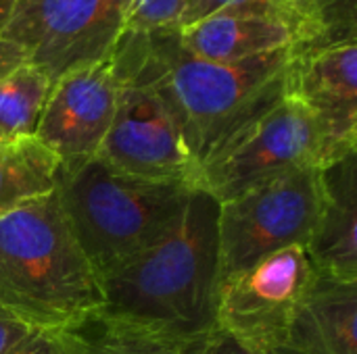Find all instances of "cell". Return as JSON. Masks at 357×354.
Here are the masks:
<instances>
[{
    "label": "cell",
    "instance_id": "obj_1",
    "mask_svg": "<svg viewBox=\"0 0 357 354\" xmlns=\"http://www.w3.org/2000/svg\"><path fill=\"white\" fill-rule=\"evenodd\" d=\"M220 202L192 188L178 217L149 246L105 271L102 315L190 342L215 328Z\"/></svg>",
    "mask_w": 357,
    "mask_h": 354
},
{
    "label": "cell",
    "instance_id": "obj_2",
    "mask_svg": "<svg viewBox=\"0 0 357 354\" xmlns=\"http://www.w3.org/2000/svg\"><path fill=\"white\" fill-rule=\"evenodd\" d=\"M142 35V65L167 104L197 169L287 96L295 48L241 63H213L186 52L178 29Z\"/></svg>",
    "mask_w": 357,
    "mask_h": 354
},
{
    "label": "cell",
    "instance_id": "obj_3",
    "mask_svg": "<svg viewBox=\"0 0 357 354\" xmlns=\"http://www.w3.org/2000/svg\"><path fill=\"white\" fill-rule=\"evenodd\" d=\"M0 309L44 332H65L102 309L98 275L56 190L0 217Z\"/></svg>",
    "mask_w": 357,
    "mask_h": 354
},
{
    "label": "cell",
    "instance_id": "obj_4",
    "mask_svg": "<svg viewBox=\"0 0 357 354\" xmlns=\"http://www.w3.org/2000/svg\"><path fill=\"white\" fill-rule=\"evenodd\" d=\"M192 188L180 179L132 175L92 159L61 169L56 194L82 252L100 277L163 234Z\"/></svg>",
    "mask_w": 357,
    "mask_h": 354
},
{
    "label": "cell",
    "instance_id": "obj_5",
    "mask_svg": "<svg viewBox=\"0 0 357 354\" xmlns=\"http://www.w3.org/2000/svg\"><path fill=\"white\" fill-rule=\"evenodd\" d=\"M351 150L357 146L333 138L307 106L284 96L197 169L195 188L226 202L266 179L301 167L320 169Z\"/></svg>",
    "mask_w": 357,
    "mask_h": 354
},
{
    "label": "cell",
    "instance_id": "obj_6",
    "mask_svg": "<svg viewBox=\"0 0 357 354\" xmlns=\"http://www.w3.org/2000/svg\"><path fill=\"white\" fill-rule=\"evenodd\" d=\"M117 100L111 127L96 159L149 177L180 179L195 186V163L180 129L142 65V35L123 31L115 46Z\"/></svg>",
    "mask_w": 357,
    "mask_h": 354
},
{
    "label": "cell",
    "instance_id": "obj_7",
    "mask_svg": "<svg viewBox=\"0 0 357 354\" xmlns=\"http://www.w3.org/2000/svg\"><path fill=\"white\" fill-rule=\"evenodd\" d=\"M318 209V167L287 171L220 202V282L282 248H305Z\"/></svg>",
    "mask_w": 357,
    "mask_h": 354
},
{
    "label": "cell",
    "instance_id": "obj_8",
    "mask_svg": "<svg viewBox=\"0 0 357 354\" xmlns=\"http://www.w3.org/2000/svg\"><path fill=\"white\" fill-rule=\"evenodd\" d=\"M318 271L303 246L282 248L220 282L215 328L253 354L287 351L295 313Z\"/></svg>",
    "mask_w": 357,
    "mask_h": 354
},
{
    "label": "cell",
    "instance_id": "obj_9",
    "mask_svg": "<svg viewBox=\"0 0 357 354\" xmlns=\"http://www.w3.org/2000/svg\"><path fill=\"white\" fill-rule=\"evenodd\" d=\"M130 0H25L0 31L54 83L109 56L126 31Z\"/></svg>",
    "mask_w": 357,
    "mask_h": 354
},
{
    "label": "cell",
    "instance_id": "obj_10",
    "mask_svg": "<svg viewBox=\"0 0 357 354\" xmlns=\"http://www.w3.org/2000/svg\"><path fill=\"white\" fill-rule=\"evenodd\" d=\"M117 86L115 50L52 83L33 136L59 159L61 169L96 159L113 121Z\"/></svg>",
    "mask_w": 357,
    "mask_h": 354
},
{
    "label": "cell",
    "instance_id": "obj_11",
    "mask_svg": "<svg viewBox=\"0 0 357 354\" xmlns=\"http://www.w3.org/2000/svg\"><path fill=\"white\" fill-rule=\"evenodd\" d=\"M287 96L307 106L333 138L357 146V40L295 48Z\"/></svg>",
    "mask_w": 357,
    "mask_h": 354
},
{
    "label": "cell",
    "instance_id": "obj_12",
    "mask_svg": "<svg viewBox=\"0 0 357 354\" xmlns=\"http://www.w3.org/2000/svg\"><path fill=\"white\" fill-rule=\"evenodd\" d=\"M178 40L186 52L213 63H241L310 44L307 33L289 15L266 4L220 8L180 27Z\"/></svg>",
    "mask_w": 357,
    "mask_h": 354
},
{
    "label": "cell",
    "instance_id": "obj_13",
    "mask_svg": "<svg viewBox=\"0 0 357 354\" xmlns=\"http://www.w3.org/2000/svg\"><path fill=\"white\" fill-rule=\"evenodd\" d=\"M305 250L320 275L357 282V150L320 167V209Z\"/></svg>",
    "mask_w": 357,
    "mask_h": 354
},
{
    "label": "cell",
    "instance_id": "obj_14",
    "mask_svg": "<svg viewBox=\"0 0 357 354\" xmlns=\"http://www.w3.org/2000/svg\"><path fill=\"white\" fill-rule=\"evenodd\" d=\"M295 354H357V282L316 275L291 332Z\"/></svg>",
    "mask_w": 357,
    "mask_h": 354
},
{
    "label": "cell",
    "instance_id": "obj_15",
    "mask_svg": "<svg viewBox=\"0 0 357 354\" xmlns=\"http://www.w3.org/2000/svg\"><path fill=\"white\" fill-rule=\"evenodd\" d=\"M59 159L36 138L0 140V217L56 190Z\"/></svg>",
    "mask_w": 357,
    "mask_h": 354
},
{
    "label": "cell",
    "instance_id": "obj_16",
    "mask_svg": "<svg viewBox=\"0 0 357 354\" xmlns=\"http://www.w3.org/2000/svg\"><path fill=\"white\" fill-rule=\"evenodd\" d=\"M69 354H182L184 342L96 313L63 332Z\"/></svg>",
    "mask_w": 357,
    "mask_h": 354
},
{
    "label": "cell",
    "instance_id": "obj_17",
    "mask_svg": "<svg viewBox=\"0 0 357 354\" xmlns=\"http://www.w3.org/2000/svg\"><path fill=\"white\" fill-rule=\"evenodd\" d=\"M50 90L44 69L25 58L17 63L0 79V140L33 136Z\"/></svg>",
    "mask_w": 357,
    "mask_h": 354
},
{
    "label": "cell",
    "instance_id": "obj_18",
    "mask_svg": "<svg viewBox=\"0 0 357 354\" xmlns=\"http://www.w3.org/2000/svg\"><path fill=\"white\" fill-rule=\"evenodd\" d=\"M238 4H266V6L278 8L280 13L289 15L307 33V38H310V44L307 46L322 44V31H320L316 19L312 17V13L307 10V6H305L303 0H192L190 6L186 8L182 21H180V27L192 25V23L201 21L203 17H207V15L220 10V8L238 6Z\"/></svg>",
    "mask_w": 357,
    "mask_h": 354
},
{
    "label": "cell",
    "instance_id": "obj_19",
    "mask_svg": "<svg viewBox=\"0 0 357 354\" xmlns=\"http://www.w3.org/2000/svg\"><path fill=\"white\" fill-rule=\"evenodd\" d=\"M192 0H130L126 31L153 33L178 29Z\"/></svg>",
    "mask_w": 357,
    "mask_h": 354
},
{
    "label": "cell",
    "instance_id": "obj_20",
    "mask_svg": "<svg viewBox=\"0 0 357 354\" xmlns=\"http://www.w3.org/2000/svg\"><path fill=\"white\" fill-rule=\"evenodd\" d=\"M322 31V44L357 40V0H303Z\"/></svg>",
    "mask_w": 357,
    "mask_h": 354
},
{
    "label": "cell",
    "instance_id": "obj_21",
    "mask_svg": "<svg viewBox=\"0 0 357 354\" xmlns=\"http://www.w3.org/2000/svg\"><path fill=\"white\" fill-rule=\"evenodd\" d=\"M182 354H253L249 353L245 346H241L234 338H230L226 332L213 328L207 334L184 342L182 346ZM280 354H295L293 351H282Z\"/></svg>",
    "mask_w": 357,
    "mask_h": 354
},
{
    "label": "cell",
    "instance_id": "obj_22",
    "mask_svg": "<svg viewBox=\"0 0 357 354\" xmlns=\"http://www.w3.org/2000/svg\"><path fill=\"white\" fill-rule=\"evenodd\" d=\"M8 354H69L63 332L33 330L21 344Z\"/></svg>",
    "mask_w": 357,
    "mask_h": 354
},
{
    "label": "cell",
    "instance_id": "obj_23",
    "mask_svg": "<svg viewBox=\"0 0 357 354\" xmlns=\"http://www.w3.org/2000/svg\"><path fill=\"white\" fill-rule=\"evenodd\" d=\"M33 330L0 309V354H8L17 344H21Z\"/></svg>",
    "mask_w": 357,
    "mask_h": 354
},
{
    "label": "cell",
    "instance_id": "obj_24",
    "mask_svg": "<svg viewBox=\"0 0 357 354\" xmlns=\"http://www.w3.org/2000/svg\"><path fill=\"white\" fill-rule=\"evenodd\" d=\"M23 58H25V56H23V52H21L17 46H13V44L0 40V79H2L17 63H21Z\"/></svg>",
    "mask_w": 357,
    "mask_h": 354
},
{
    "label": "cell",
    "instance_id": "obj_25",
    "mask_svg": "<svg viewBox=\"0 0 357 354\" xmlns=\"http://www.w3.org/2000/svg\"><path fill=\"white\" fill-rule=\"evenodd\" d=\"M25 0H0V31L4 29V25L10 21V17L17 13V8L23 4Z\"/></svg>",
    "mask_w": 357,
    "mask_h": 354
}]
</instances>
